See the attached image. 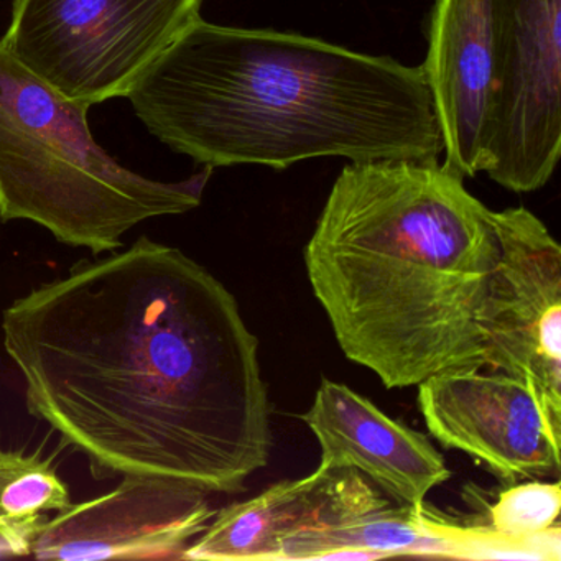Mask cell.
<instances>
[{
  "label": "cell",
  "mask_w": 561,
  "mask_h": 561,
  "mask_svg": "<svg viewBox=\"0 0 561 561\" xmlns=\"http://www.w3.org/2000/svg\"><path fill=\"white\" fill-rule=\"evenodd\" d=\"M560 511V482H514L489 507V524L481 530L491 540L535 543L550 534Z\"/></svg>",
  "instance_id": "obj_15"
},
{
  "label": "cell",
  "mask_w": 561,
  "mask_h": 561,
  "mask_svg": "<svg viewBox=\"0 0 561 561\" xmlns=\"http://www.w3.org/2000/svg\"><path fill=\"white\" fill-rule=\"evenodd\" d=\"M209 492L157 476L124 474L113 491L47 518L31 545L38 560H183L208 528Z\"/></svg>",
  "instance_id": "obj_8"
},
{
  "label": "cell",
  "mask_w": 561,
  "mask_h": 561,
  "mask_svg": "<svg viewBox=\"0 0 561 561\" xmlns=\"http://www.w3.org/2000/svg\"><path fill=\"white\" fill-rule=\"evenodd\" d=\"M461 527L435 520L430 512L390 499L321 527L298 531L282 545L277 561L327 560L337 551L356 550L380 558L400 554L455 558Z\"/></svg>",
  "instance_id": "obj_13"
},
{
  "label": "cell",
  "mask_w": 561,
  "mask_h": 561,
  "mask_svg": "<svg viewBox=\"0 0 561 561\" xmlns=\"http://www.w3.org/2000/svg\"><path fill=\"white\" fill-rule=\"evenodd\" d=\"M443 137V165L485 173L494 133L497 27L494 0H435L422 65Z\"/></svg>",
  "instance_id": "obj_10"
},
{
  "label": "cell",
  "mask_w": 561,
  "mask_h": 561,
  "mask_svg": "<svg viewBox=\"0 0 561 561\" xmlns=\"http://www.w3.org/2000/svg\"><path fill=\"white\" fill-rule=\"evenodd\" d=\"M304 255L344 356L387 389L485 369L479 320L497 234L438 160L344 167Z\"/></svg>",
  "instance_id": "obj_3"
},
{
  "label": "cell",
  "mask_w": 561,
  "mask_h": 561,
  "mask_svg": "<svg viewBox=\"0 0 561 561\" xmlns=\"http://www.w3.org/2000/svg\"><path fill=\"white\" fill-rule=\"evenodd\" d=\"M492 222L499 261L479 320L485 369L524 382L561 442V249L524 206L492 211Z\"/></svg>",
  "instance_id": "obj_6"
},
{
  "label": "cell",
  "mask_w": 561,
  "mask_h": 561,
  "mask_svg": "<svg viewBox=\"0 0 561 561\" xmlns=\"http://www.w3.org/2000/svg\"><path fill=\"white\" fill-rule=\"evenodd\" d=\"M300 419L320 443V468L353 469L397 504L423 512L430 491L451 478L423 433L390 419L344 383L321 380L313 405Z\"/></svg>",
  "instance_id": "obj_11"
},
{
  "label": "cell",
  "mask_w": 561,
  "mask_h": 561,
  "mask_svg": "<svg viewBox=\"0 0 561 561\" xmlns=\"http://www.w3.org/2000/svg\"><path fill=\"white\" fill-rule=\"evenodd\" d=\"M18 557V551L14 550L8 538L0 535V558Z\"/></svg>",
  "instance_id": "obj_16"
},
{
  "label": "cell",
  "mask_w": 561,
  "mask_h": 561,
  "mask_svg": "<svg viewBox=\"0 0 561 561\" xmlns=\"http://www.w3.org/2000/svg\"><path fill=\"white\" fill-rule=\"evenodd\" d=\"M126 98L153 137L211 169L443 153L422 68L202 15Z\"/></svg>",
  "instance_id": "obj_2"
},
{
  "label": "cell",
  "mask_w": 561,
  "mask_h": 561,
  "mask_svg": "<svg viewBox=\"0 0 561 561\" xmlns=\"http://www.w3.org/2000/svg\"><path fill=\"white\" fill-rule=\"evenodd\" d=\"M494 5L497 91L485 173L511 192H537L561 156V0Z\"/></svg>",
  "instance_id": "obj_7"
},
{
  "label": "cell",
  "mask_w": 561,
  "mask_h": 561,
  "mask_svg": "<svg viewBox=\"0 0 561 561\" xmlns=\"http://www.w3.org/2000/svg\"><path fill=\"white\" fill-rule=\"evenodd\" d=\"M4 346L27 409L94 478L244 489L271 456L259 340L198 262L142 236L78 262L5 310Z\"/></svg>",
  "instance_id": "obj_1"
},
{
  "label": "cell",
  "mask_w": 561,
  "mask_h": 561,
  "mask_svg": "<svg viewBox=\"0 0 561 561\" xmlns=\"http://www.w3.org/2000/svg\"><path fill=\"white\" fill-rule=\"evenodd\" d=\"M91 106L68 100L0 42V222L24 219L100 255L134 226L202 205L211 167L183 182L130 172L91 136Z\"/></svg>",
  "instance_id": "obj_4"
},
{
  "label": "cell",
  "mask_w": 561,
  "mask_h": 561,
  "mask_svg": "<svg viewBox=\"0 0 561 561\" xmlns=\"http://www.w3.org/2000/svg\"><path fill=\"white\" fill-rule=\"evenodd\" d=\"M203 0H14L0 38L9 54L68 100L126 98L199 18Z\"/></svg>",
  "instance_id": "obj_5"
},
{
  "label": "cell",
  "mask_w": 561,
  "mask_h": 561,
  "mask_svg": "<svg viewBox=\"0 0 561 561\" xmlns=\"http://www.w3.org/2000/svg\"><path fill=\"white\" fill-rule=\"evenodd\" d=\"M70 489L57 469L38 455L0 449V535L21 554L31 545L47 512L70 507Z\"/></svg>",
  "instance_id": "obj_14"
},
{
  "label": "cell",
  "mask_w": 561,
  "mask_h": 561,
  "mask_svg": "<svg viewBox=\"0 0 561 561\" xmlns=\"http://www.w3.org/2000/svg\"><path fill=\"white\" fill-rule=\"evenodd\" d=\"M419 405L433 438L474 456L502 481L560 476L561 442L515 377L482 369L438 374L419 383Z\"/></svg>",
  "instance_id": "obj_9"
},
{
  "label": "cell",
  "mask_w": 561,
  "mask_h": 561,
  "mask_svg": "<svg viewBox=\"0 0 561 561\" xmlns=\"http://www.w3.org/2000/svg\"><path fill=\"white\" fill-rule=\"evenodd\" d=\"M353 469H323L282 481L249 501L216 512L208 528L186 547L183 560L277 561L298 531L330 524L380 497Z\"/></svg>",
  "instance_id": "obj_12"
}]
</instances>
